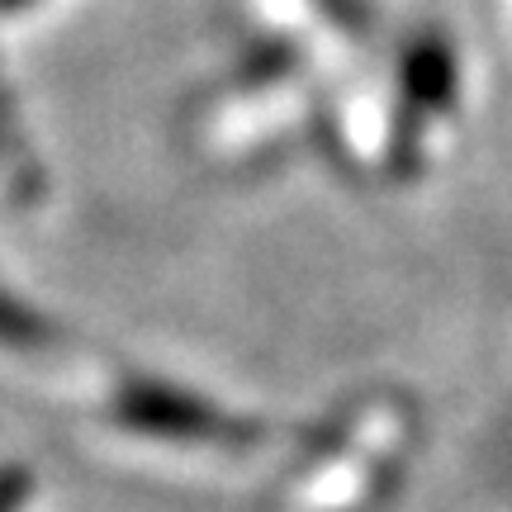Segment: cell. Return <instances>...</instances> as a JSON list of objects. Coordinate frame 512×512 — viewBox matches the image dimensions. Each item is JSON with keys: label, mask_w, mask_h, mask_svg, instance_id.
Returning <instances> with one entry per match:
<instances>
[{"label": "cell", "mask_w": 512, "mask_h": 512, "mask_svg": "<svg viewBox=\"0 0 512 512\" xmlns=\"http://www.w3.org/2000/svg\"><path fill=\"white\" fill-rule=\"evenodd\" d=\"M0 5H24V0H0Z\"/></svg>", "instance_id": "cell-5"}, {"label": "cell", "mask_w": 512, "mask_h": 512, "mask_svg": "<svg viewBox=\"0 0 512 512\" xmlns=\"http://www.w3.org/2000/svg\"><path fill=\"white\" fill-rule=\"evenodd\" d=\"M114 422L138 432V437L157 441H185V446H238L252 437V427L238 418H228L223 408H214L209 399L176 389L162 380H128L114 394Z\"/></svg>", "instance_id": "cell-1"}, {"label": "cell", "mask_w": 512, "mask_h": 512, "mask_svg": "<svg viewBox=\"0 0 512 512\" xmlns=\"http://www.w3.org/2000/svg\"><path fill=\"white\" fill-rule=\"evenodd\" d=\"M34 494V475L24 465H0V512H24Z\"/></svg>", "instance_id": "cell-4"}, {"label": "cell", "mask_w": 512, "mask_h": 512, "mask_svg": "<svg viewBox=\"0 0 512 512\" xmlns=\"http://www.w3.org/2000/svg\"><path fill=\"white\" fill-rule=\"evenodd\" d=\"M0 347L10 351H43L48 347V323L38 318L24 299L0 285Z\"/></svg>", "instance_id": "cell-3"}, {"label": "cell", "mask_w": 512, "mask_h": 512, "mask_svg": "<svg viewBox=\"0 0 512 512\" xmlns=\"http://www.w3.org/2000/svg\"><path fill=\"white\" fill-rule=\"evenodd\" d=\"M456 95V57L441 38L422 34L403 53V100L408 110H441Z\"/></svg>", "instance_id": "cell-2"}]
</instances>
